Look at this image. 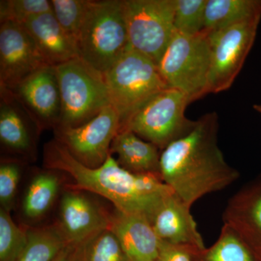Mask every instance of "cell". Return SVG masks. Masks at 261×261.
<instances>
[{
  "label": "cell",
  "instance_id": "1",
  "mask_svg": "<svg viewBox=\"0 0 261 261\" xmlns=\"http://www.w3.org/2000/svg\"><path fill=\"white\" fill-rule=\"evenodd\" d=\"M219 116L206 113L188 134L167 146L161 153L163 183L192 207L204 196L224 190L240 177L218 144Z\"/></svg>",
  "mask_w": 261,
  "mask_h": 261
},
{
  "label": "cell",
  "instance_id": "2",
  "mask_svg": "<svg viewBox=\"0 0 261 261\" xmlns=\"http://www.w3.org/2000/svg\"><path fill=\"white\" fill-rule=\"evenodd\" d=\"M44 164L48 169L68 173L74 181L71 188L101 196L117 211L144 214L149 220L171 190L159 176L126 171L112 154L99 167H87L56 139L44 146Z\"/></svg>",
  "mask_w": 261,
  "mask_h": 261
},
{
  "label": "cell",
  "instance_id": "3",
  "mask_svg": "<svg viewBox=\"0 0 261 261\" xmlns=\"http://www.w3.org/2000/svg\"><path fill=\"white\" fill-rule=\"evenodd\" d=\"M76 44L81 59L105 74L129 47L123 0L92 1Z\"/></svg>",
  "mask_w": 261,
  "mask_h": 261
},
{
  "label": "cell",
  "instance_id": "4",
  "mask_svg": "<svg viewBox=\"0 0 261 261\" xmlns=\"http://www.w3.org/2000/svg\"><path fill=\"white\" fill-rule=\"evenodd\" d=\"M169 88L186 94L190 102L209 94L211 49L207 32L185 35L175 32L158 63Z\"/></svg>",
  "mask_w": 261,
  "mask_h": 261
},
{
  "label": "cell",
  "instance_id": "5",
  "mask_svg": "<svg viewBox=\"0 0 261 261\" xmlns=\"http://www.w3.org/2000/svg\"><path fill=\"white\" fill-rule=\"evenodd\" d=\"M110 102L121 126L154 95L169 88L158 65L130 47L104 74Z\"/></svg>",
  "mask_w": 261,
  "mask_h": 261
},
{
  "label": "cell",
  "instance_id": "6",
  "mask_svg": "<svg viewBox=\"0 0 261 261\" xmlns=\"http://www.w3.org/2000/svg\"><path fill=\"white\" fill-rule=\"evenodd\" d=\"M56 68L61 99V113L57 127L83 125L111 106L104 74L80 58Z\"/></svg>",
  "mask_w": 261,
  "mask_h": 261
},
{
  "label": "cell",
  "instance_id": "7",
  "mask_svg": "<svg viewBox=\"0 0 261 261\" xmlns=\"http://www.w3.org/2000/svg\"><path fill=\"white\" fill-rule=\"evenodd\" d=\"M190 101L178 89L167 88L151 98L122 127L163 150L188 134L196 121L185 116Z\"/></svg>",
  "mask_w": 261,
  "mask_h": 261
},
{
  "label": "cell",
  "instance_id": "8",
  "mask_svg": "<svg viewBox=\"0 0 261 261\" xmlns=\"http://www.w3.org/2000/svg\"><path fill=\"white\" fill-rule=\"evenodd\" d=\"M129 47L158 64L171 42L176 0H123Z\"/></svg>",
  "mask_w": 261,
  "mask_h": 261
},
{
  "label": "cell",
  "instance_id": "9",
  "mask_svg": "<svg viewBox=\"0 0 261 261\" xmlns=\"http://www.w3.org/2000/svg\"><path fill=\"white\" fill-rule=\"evenodd\" d=\"M260 19L259 15L207 32L211 49L209 93L224 92L232 86L253 46Z\"/></svg>",
  "mask_w": 261,
  "mask_h": 261
},
{
  "label": "cell",
  "instance_id": "10",
  "mask_svg": "<svg viewBox=\"0 0 261 261\" xmlns=\"http://www.w3.org/2000/svg\"><path fill=\"white\" fill-rule=\"evenodd\" d=\"M121 126L119 115L110 106L81 126L56 127L55 139L84 166L97 168L111 155V145Z\"/></svg>",
  "mask_w": 261,
  "mask_h": 261
},
{
  "label": "cell",
  "instance_id": "11",
  "mask_svg": "<svg viewBox=\"0 0 261 261\" xmlns=\"http://www.w3.org/2000/svg\"><path fill=\"white\" fill-rule=\"evenodd\" d=\"M38 129H54L59 124L61 99L56 68L46 65L10 89Z\"/></svg>",
  "mask_w": 261,
  "mask_h": 261
},
{
  "label": "cell",
  "instance_id": "12",
  "mask_svg": "<svg viewBox=\"0 0 261 261\" xmlns=\"http://www.w3.org/2000/svg\"><path fill=\"white\" fill-rule=\"evenodd\" d=\"M48 65L23 25H0V89H10L34 72Z\"/></svg>",
  "mask_w": 261,
  "mask_h": 261
},
{
  "label": "cell",
  "instance_id": "13",
  "mask_svg": "<svg viewBox=\"0 0 261 261\" xmlns=\"http://www.w3.org/2000/svg\"><path fill=\"white\" fill-rule=\"evenodd\" d=\"M111 215L82 190L70 187L62 196L56 224L67 245L77 246L110 228Z\"/></svg>",
  "mask_w": 261,
  "mask_h": 261
},
{
  "label": "cell",
  "instance_id": "14",
  "mask_svg": "<svg viewBox=\"0 0 261 261\" xmlns=\"http://www.w3.org/2000/svg\"><path fill=\"white\" fill-rule=\"evenodd\" d=\"M149 221L161 241L199 250L206 248L191 214V207L172 190L165 196Z\"/></svg>",
  "mask_w": 261,
  "mask_h": 261
},
{
  "label": "cell",
  "instance_id": "15",
  "mask_svg": "<svg viewBox=\"0 0 261 261\" xmlns=\"http://www.w3.org/2000/svg\"><path fill=\"white\" fill-rule=\"evenodd\" d=\"M223 220L261 259V174L228 200Z\"/></svg>",
  "mask_w": 261,
  "mask_h": 261
},
{
  "label": "cell",
  "instance_id": "16",
  "mask_svg": "<svg viewBox=\"0 0 261 261\" xmlns=\"http://www.w3.org/2000/svg\"><path fill=\"white\" fill-rule=\"evenodd\" d=\"M110 229L130 261H154L159 256L161 240L145 215L126 214L115 209Z\"/></svg>",
  "mask_w": 261,
  "mask_h": 261
},
{
  "label": "cell",
  "instance_id": "17",
  "mask_svg": "<svg viewBox=\"0 0 261 261\" xmlns=\"http://www.w3.org/2000/svg\"><path fill=\"white\" fill-rule=\"evenodd\" d=\"M22 25L48 65L56 67L80 58L76 42L62 29L53 12L31 18Z\"/></svg>",
  "mask_w": 261,
  "mask_h": 261
},
{
  "label": "cell",
  "instance_id": "18",
  "mask_svg": "<svg viewBox=\"0 0 261 261\" xmlns=\"http://www.w3.org/2000/svg\"><path fill=\"white\" fill-rule=\"evenodd\" d=\"M0 141L15 154L27 155L34 149L30 123H34L8 89H0Z\"/></svg>",
  "mask_w": 261,
  "mask_h": 261
},
{
  "label": "cell",
  "instance_id": "19",
  "mask_svg": "<svg viewBox=\"0 0 261 261\" xmlns=\"http://www.w3.org/2000/svg\"><path fill=\"white\" fill-rule=\"evenodd\" d=\"M116 154L117 162L126 171L135 174L154 175L161 178L159 147L142 140L132 130L118 132L111 145V154Z\"/></svg>",
  "mask_w": 261,
  "mask_h": 261
},
{
  "label": "cell",
  "instance_id": "20",
  "mask_svg": "<svg viewBox=\"0 0 261 261\" xmlns=\"http://www.w3.org/2000/svg\"><path fill=\"white\" fill-rule=\"evenodd\" d=\"M261 15V0H207L204 32L226 28Z\"/></svg>",
  "mask_w": 261,
  "mask_h": 261
},
{
  "label": "cell",
  "instance_id": "21",
  "mask_svg": "<svg viewBox=\"0 0 261 261\" xmlns=\"http://www.w3.org/2000/svg\"><path fill=\"white\" fill-rule=\"evenodd\" d=\"M55 172L49 170L38 173L29 183L22 205L23 214L27 219H42L54 205L61 186L59 176Z\"/></svg>",
  "mask_w": 261,
  "mask_h": 261
},
{
  "label": "cell",
  "instance_id": "22",
  "mask_svg": "<svg viewBox=\"0 0 261 261\" xmlns=\"http://www.w3.org/2000/svg\"><path fill=\"white\" fill-rule=\"evenodd\" d=\"M194 261H261L231 226L224 224L216 243L195 254Z\"/></svg>",
  "mask_w": 261,
  "mask_h": 261
},
{
  "label": "cell",
  "instance_id": "23",
  "mask_svg": "<svg viewBox=\"0 0 261 261\" xmlns=\"http://www.w3.org/2000/svg\"><path fill=\"white\" fill-rule=\"evenodd\" d=\"M28 242L16 261H51L67 245L56 225L27 228Z\"/></svg>",
  "mask_w": 261,
  "mask_h": 261
},
{
  "label": "cell",
  "instance_id": "24",
  "mask_svg": "<svg viewBox=\"0 0 261 261\" xmlns=\"http://www.w3.org/2000/svg\"><path fill=\"white\" fill-rule=\"evenodd\" d=\"M74 247L75 261H130L110 228Z\"/></svg>",
  "mask_w": 261,
  "mask_h": 261
},
{
  "label": "cell",
  "instance_id": "25",
  "mask_svg": "<svg viewBox=\"0 0 261 261\" xmlns=\"http://www.w3.org/2000/svg\"><path fill=\"white\" fill-rule=\"evenodd\" d=\"M10 212L0 208V261H16L27 242V229L18 226Z\"/></svg>",
  "mask_w": 261,
  "mask_h": 261
},
{
  "label": "cell",
  "instance_id": "26",
  "mask_svg": "<svg viewBox=\"0 0 261 261\" xmlns=\"http://www.w3.org/2000/svg\"><path fill=\"white\" fill-rule=\"evenodd\" d=\"M92 1L51 0L53 13L62 29L76 42Z\"/></svg>",
  "mask_w": 261,
  "mask_h": 261
},
{
  "label": "cell",
  "instance_id": "27",
  "mask_svg": "<svg viewBox=\"0 0 261 261\" xmlns=\"http://www.w3.org/2000/svg\"><path fill=\"white\" fill-rule=\"evenodd\" d=\"M207 0H176L175 32L185 35H195L204 29Z\"/></svg>",
  "mask_w": 261,
  "mask_h": 261
},
{
  "label": "cell",
  "instance_id": "28",
  "mask_svg": "<svg viewBox=\"0 0 261 261\" xmlns=\"http://www.w3.org/2000/svg\"><path fill=\"white\" fill-rule=\"evenodd\" d=\"M53 12L51 1L48 0H2L0 20L23 25L31 18Z\"/></svg>",
  "mask_w": 261,
  "mask_h": 261
},
{
  "label": "cell",
  "instance_id": "29",
  "mask_svg": "<svg viewBox=\"0 0 261 261\" xmlns=\"http://www.w3.org/2000/svg\"><path fill=\"white\" fill-rule=\"evenodd\" d=\"M20 166L15 162H5L0 166V203L1 208L10 212L14 205L19 181Z\"/></svg>",
  "mask_w": 261,
  "mask_h": 261
},
{
  "label": "cell",
  "instance_id": "30",
  "mask_svg": "<svg viewBox=\"0 0 261 261\" xmlns=\"http://www.w3.org/2000/svg\"><path fill=\"white\" fill-rule=\"evenodd\" d=\"M202 250L187 245H172L161 241L159 256L154 261H194L195 254Z\"/></svg>",
  "mask_w": 261,
  "mask_h": 261
},
{
  "label": "cell",
  "instance_id": "31",
  "mask_svg": "<svg viewBox=\"0 0 261 261\" xmlns=\"http://www.w3.org/2000/svg\"><path fill=\"white\" fill-rule=\"evenodd\" d=\"M51 261H75V247L66 245Z\"/></svg>",
  "mask_w": 261,
  "mask_h": 261
},
{
  "label": "cell",
  "instance_id": "32",
  "mask_svg": "<svg viewBox=\"0 0 261 261\" xmlns=\"http://www.w3.org/2000/svg\"><path fill=\"white\" fill-rule=\"evenodd\" d=\"M253 108L257 113H261V104L255 105V106H254Z\"/></svg>",
  "mask_w": 261,
  "mask_h": 261
},
{
  "label": "cell",
  "instance_id": "33",
  "mask_svg": "<svg viewBox=\"0 0 261 261\" xmlns=\"http://www.w3.org/2000/svg\"><path fill=\"white\" fill-rule=\"evenodd\" d=\"M259 114H260V115H261V113H259Z\"/></svg>",
  "mask_w": 261,
  "mask_h": 261
}]
</instances>
